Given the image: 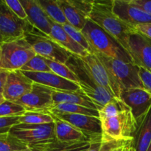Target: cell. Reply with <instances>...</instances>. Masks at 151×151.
Here are the masks:
<instances>
[{
    "mask_svg": "<svg viewBox=\"0 0 151 151\" xmlns=\"http://www.w3.org/2000/svg\"><path fill=\"white\" fill-rule=\"evenodd\" d=\"M0 45H1V42H0Z\"/></svg>",
    "mask_w": 151,
    "mask_h": 151,
    "instance_id": "cell-46",
    "label": "cell"
},
{
    "mask_svg": "<svg viewBox=\"0 0 151 151\" xmlns=\"http://www.w3.org/2000/svg\"><path fill=\"white\" fill-rule=\"evenodd\" d=\"M102 125V137L116 140L133 139L138 123L131 109L126 106L115 114L99 118Z\"/></svg>",
    "mask_w": 151,
    "mask_h": 151,
    "instance_id": "cell-3",
    "label": "cell"
},
{
    "mask_svg": "<svg viewBox=\"0 0 151 151\" xmlns=\"http://www.w3.org/2000/svg\"><path fill=\"white\" fill-rule=\"evenodd\" d=\"M63 27L65 29V31L72 37V39H74L80 45L82 46L88 52L92 53V50H91L89 44L88 43L86 38H85V36H84V35L83 34V32L81 31L78 30L76 28L73 27L69 24H66L63 25Z\"/></svg>",
    "mask_w": 151,
    "mask_h": 151,
    "instance_id": "cell-32",
    "label": "cell"
},
{
    "mask_svg": "<svg viewBox=\"0 0 151 151\" xmlns=\"http://www.w3.org/2000/svg\"><path fill=\"white\" fill-rule=\"evenodd\" d=\"M131 139L116 140L102 137L101 148L100 151H123L125 145Z\"/></svg>",
    "mask_w": 151,
    "mask_h": 151,
    "instance_id": "cell-33",
    "label": "cell"
},
{
    "mask_svg": "<svg viewBox=\"0 0 151 151\" xmlns=\"http://www.w3.org/2000/svg\"><path fill=\"white\" fill-rule=\"evenodd\" d=\"M34 29L27 20L19 19L6 4L0 0V42H10L24 38L26 32Z\"/></svg>",
    "mask_w": 151,
    "mask_h": 151,
    "instance_id": "cell-8",
    "label": "cell"
},
{
    "mask_svg": "<svg viewBox=\"0 0 151 151\" xmlns=\"http://www.w3.org/2000/svg\"><path fill=\"white\" fill-rule=\"evenodd\" d=\"M5 98H4V97L3 96L2 94H0V104H1L2 103H4V101H5Z\"/></svg>",
    "mask_w": 151,
    "mask_h": 151,
    "instance_id": "cell-42",
    "label": "cell"
},
{
    "mask_svg": "<svg viewBox=\"0 0 151 151\" xmlns=\"http://www.w3.org/2000/svg\"><path fill=\"white\" fill-rule=\"evenodd\" d=\"M89 141L62 142L55 139L29 147L32 151H86L91 146Z\"/></svg>",
    "mask_w": 151,
    "mask_h": 151,
    "instance_id": "cell-24",
    "label": "cell"
},
{
    "mask_svg": "<svg viewBox=\"0 0 151 151\" xmlns=\"http://www.w3.org/2000/svg\"><path fill=\"white\" fill-rule=\"evenodd\" d=\"M50 36L63 48L69 52L72 55L76 57H84L89 54L86 49L72 39V37L63 29V25L53 22Z\"/></svg>",
    "mask_w": 151,
    "mask_h": 151,
    "instance_id": "cell-20",
    "label": "cell"
},
{
    "mask_svg": "<svg viewBox=\"0 0 151 151\" xmlns=\"http://www.w3.org/2000/svg\"><path fill=\"white\" fill-rule=\"evenodd\" d=\"M24 38L36 55L46 59L66 64L72 56L50 35L43 33L35 27L31 32L25 33Z\"/></svg>",
    "mask_w": 151,
    "mask_h": 151,
    "instance_id": "cell-7",
    "label": "cell"
},
{
    "mask_svg": "<svg viewBox=\"0 0 151 151\" xmlns=\"http://www.w3.org/2000/svg\"><path fill=\"white\" fill-rule=\"evenodd\" d=\"M82 131L91 142L102 139L103 131L99 117L72 114H52Z\"/></svg>",
    "mask_w": 151,
    "mask_h": 151,
    "instance_id": "cell-13",
    "label": "cell"
},
{
    "mask_svg": "<svg viewBox=\"0 0 151 151\" xmlns=\"http://www.w3.org/2000/svg\"><path fill=\"white\" fill-rule=\"evenodd\" d=\"M54 122L52 114L41 113V112L26 111L19 118V124L27 125H42Z\"/></svg>",
    "mask_w": 151,
    "mask_h": 151,
    "instance_id": "cell-28",
    "label": "cell"
},
{
    "mask_svg": "<svg viewBox=\"0 0 151 151\" xmlns=\"http://www.w3.org/2000/svg\"><path fill=\"white\" fill-rule=\"evenodd\" d=\"M101 140H98V141H95L91 142V146L86 151H100V148H101Z\"/></svg>",
    "mask_w": 151,
    "mask_h": 151,
    "instance_id": "cell-40",
    "label": "cell"
},
{
    "mask_svg": "<svg viewBox=\"0 0 151 151\" xmlns=\"http://www.w3.org/2000/svg\"><path fill=\"white\" fill-rule=\"evenodd\" d=\"M26 110L18 103L5 100L0 104V117L21 116L24 115Z\"/></svg>",
    "mask_w": 151,
    "mask_h": 151,
    "instance_id": "cell-31",
    "label": "cell"
},
{
    "mask_svg": "<svg viewBox=\"0 0 151 151\" xmlns=\"http://www.w3.org/2000/svg\"><path fill=\"white\" fill-rule=\"evenodd\" d=\"M135 28L138 32H141L151 39V24L137 25L135 27Z\"/></svg>",
    "mask_w": 151,
    "mask_h": 151,
    "instance_id": "cell-38",
    "label": "cell"
},
{
    "mask_svg": "<svg viewBox=\"0 0 151 151\" xmlns=\"http://www.w3.org/2000/svg\"><path fill=\"white\" fill-rule=\"evenodd\" d=\"M20 116L0 117V135L9 134L12 128L19 124Z\"/></svg>",
    "mask_w": 151,
    "mask_h": 151,
    "instance_id": "cell-34",
    "label": "cell"
},
{
    "mask_svg": "<svg viewBox=\"0 0 151 151\" xmlns=\"http://www.w3.org/2000/svg\"><path fill=\"white\" fill-rule=\"evenodd\" d=\"M120 99L131 109L137 122L151 108V94L145 88H134L123 90L121 92Z\"/></svg>",
    "mask_w": 151,
    "mask_h": 151,
    "instance_id": "cell-15",
    "label": "cell"
},
{
    "mask_svg": "<svg viewBox=\"0 0 151 151\" xmlns=\"http://www.w3.org/2000/svg\"><path fill=\"white\" fill-rule=\"evenodd\" d=\"M38 1L53 22L61 25L68 24L58 0H38Z\"/></svg>",
    "mask_w": 151,
    "mask_h": 151,
    "instance_id": "cell-25",
    "label": "cell"
},
{
    "mask_svg": "<svg viewBox=\"0 0 151 151\" xmlns=\"http://www.w3.org/2000/svg\"><path fill=\"white\" fill-rule=\"evenodd\" d=\"M130 1L136 7L151 15V0H130Z\"/></svg>",
    "mask_w": 151,
    "mask_h": 151,
    "instance_id": "cell-37",
    "label": "cell"
},
{
    "mask_svg": "<svg viewBox=\"0 0 151 151\" xmlns=\"http://www.w3.org/2000/svg\"><path fill=\"white\" fill-rule=\"evenodd\" d=\"M8 73V71L5 70V69H0V94H3Z\"/></svg>",
    "mask_w": 151,
    "mask_h": 151,
    "instance_id": "cell-39",
    "label": "cell"
},
{
    "mask_svg": "<svg viewBox=\"0 0 151 151\" xmlns=\"http://www.w3.org/2000/svg\"><path fill=\"white\" fill-rule=\"evenodd\" d=\"M123 151H135L134 147V139L130 140L128 144L125 145Z\"/></svg>",
    "mask_w": 151,
    "mask_h": 151,
    "instance_id": "cell-41",
    "label": "cell"
},
{
    "mask_svg": "<svg viewBox=\"0 0 151 151\" xmlns=\"http://www.w3.org/2000/svg\"><path fill=\"white\" fill-rule=\"evenodd\" d=\"M134 137L135 151H147L151 143V108L140 119Z\"/></svg>",
    "mask_w": 151,
    "mask_h": 151,
    "instance_id": "cell-23",
    "label": "cell"
},
{
    "mask_svg": "<svg viewBox=\"0 0 151 151\" xmlns=\"http://www.w3.org/2000/svg\"><path fill=\"white\" fill-rule=\"evenodd\" d=\"M81 32L89 44L92 52H96L126 63H133L129 53L123 47L113 36L90 19L87 21Z\"/></svg>",
    "mask_w": 151,
    "mask_h": 151,
    "instance_id": "cell-2",
    "label": "cell"
},
{
    "mask_svg": "<svg viewBox=\"0 0 151 151\" xmlns=\"http://www.w3.org/2000/svg\"><path fill=\"white\" fill-rule=\"evenodd\" d=\"M93 53L109 69L122 91L134 88H144L139 74V67L138 66L133 63H126L108 57L101 53L96 52H93Z\"/></svg>",
    "mask_w": 151,
    "mask_h": 151,
    "instance_id": "cell-4",
    "label": "cell"
},
{
    "mask_svg": "<svg viewBox=\"0 0 151 151\" xmlns=\"http://www.w3.org/2000/svg\"><path fill=\"white\" fill-rule=\"evenodd\" d=\"M52 115L54 118L56 139L62 142H78L88 141L82 131L69 122L57 117L52 114Z\"/></svg>",
    "mask_w": 151,
    "mask_h": 151,
    "instance_id": "cell-21",
    "label": "cell"
},
{
    "mask_svg": "<svg viewBox=\"0 0 151 151\" xmlns=\"http://www.w3.org/2000/svg\"><path fill=\"white\" fill-rule=\"evenodd\" d=\"M45 61L47 63V66L50 67L52 72L59 75L60 77L65 78L68 81H72L78 84V78L76 74L69 68L67 64L65 63H59V62L53 61V60H49L45 58Z\"/></svg>",
    "mask_w": 151,
    "mask_h": 151,
    "instance_id": "cell-29",
    "label": "cell"
},
{
    "mask_svg": "<svg viewBox=\"0 0 151 151\" xmlns=\"http://www.w3.org/2000/svg\"><path fill=\"white\" fill-rule=\"evenodd\" d=\"M22 72H50V67L47 66L45 58L36 55L21 69Z\"/></svg>",
    "mask_w": 151,
    "mask_h": 151,
    "instance_id": "cell-30",
    "label": "cell"
},
{
    "mask_svg": "<svg viewBox=\"0 0 151 151\" xmlns=\"http://www.w3.org/2000/svg\"><path fill=\"white\" fill-rule=\"evenodd\" d=\"M68 24L81 31L89 19L94 1L58 0Z\"/></svg>",
    "mask_w": 151,
    "mask_h": 151,
    "instance_id": "cell-12",
    "label": "cell"
},
{
    "mask_svg": "<svg viewBox=\"0 0 151 151\" xmlns=\"http://www.w3.org/2000/svg\"><path fill=\"white\" fill-rule=\"evenodd\" d=\"M128 52L134 64L151 72L150 38L137 30L130 35Z\"/></svg>",
    "mask_w": 151,
    "mask_h": 151,
    "instance_id": "cell-14",
    "label": "cell"
},
{
    "mask_svg": "<svg viewBox=\"0 0 151 151\" xmlns=\"http://www.w3.org/2000/svg\"><path fill=\"white\" fill-rule=\"evenodd\" d=\"M52 98L55 105L60 104V103H69V104L80 105L88 109H96L99 111V108L97 107V105L94 104L88 97H86L81 89L74 91L53 89Z\"/></svg>",
    "mask_w": 151,
    "mask_h": 151,
    "instance_id": "cell-22",
    "label": "cell"
},
{
    "mask_svg": "<svg viewBox=\"0 0 151 151\" xmlns=\"http://www.w3.org/2000/svg\"><path fill=\"white\" fill-rule=\"evenodd\" d=\"M33 82L28 78L22 71L9 72L3 91L6 100L17 101L32 90Z\"/></svg>",
    "mask_w": 151,
    "mask_h": 151,
    "instance_id": "cell-17",
    "label": "cell"
},
{
    "mask_svg": "<svg viewBox=\"0 0 151 151\" xmlns=\"http://www.w3.org/2000/svg\"><path fill=\"white\" fill-rule=\"evenodd\" d=\"M139 74L144 88L149 94H151V72L143 68L139 67Z\"/></svg>",
    "mask_w": 151,
    "mask_h": 151,
    "instance_id": "cell-36",
    "label": "cell"
},
{
    "mask_svg": "<svg viewBox=\"0 0 151 151\" xmlns=\"http://www.w3.org/2000/svg\"><path fill=\"white\" fill-rule=\"evenodd\" d=\"M52 91V88L33 83L32 90L15 103L22 106L26 111L50 114L55 105Z\"/></svg>",
    "mask_w": 151,
    "mask_h": 151,
    "instance_id": "cell-11",
    "label": "cell"
},
{
    "mask_svg": "<svg viewBox=\"0 0 151 151\" xmlns=\"http://www.w3.org/2000/svg\"><path fill=\"white\" fill-rule=\"evenodd\" d=\"M147 151H151V143H150V146H149L148 149H147Z\"/></svg>",
    "mask_w": 151,
    "mask_h": 151,
    "instance_id": "cell-43",
    "label": "cell"
},
{
    "mask_svg": "<svg viewBox=\"0 0 151 151\" xmlns=\"http://www.w3.org/2000/svg\"><path fill=\"white\" fill-rule=\"evenodd\" d=\"M27 16V21L31 25L43 33L50 35L53 22L50 19L38 0H21Z\"/></svg>",
    "mask_w": 151,
    "mask_h": 151,
    "instance_id": "cell-18",
    "label": "cell"
},
{
    "mask_svg": "<svg viewBox=\"0 0 151 151\" xmlns=\"http://www.w3.org/2000/svg\"><path fill=\"white\" fill-rule=\"evenodd\" d=\"M1 47L0 69L8 72L21 70L36 53L25 38L3 43Z\"/></svg>",
    "mask_w": 151,
    "mask_h": 151,
    "instance_id": "cell-6",
    "label": "cell"
},
{
    "mask_svg": "<svg viewBox=\"0 0 151 151\" xmlns=\"http://www.w3.org/2000/svg\"><path fill=\"white\" fill-rule=\"evenodd\" d=\"M50 112L52 114H72L99 117V111L81 106L80 105L60 103L55 105Z\"/></svg>",
    "mask_w": 151,
    "mask_h": 151,
    "instance_id": "cell-26",
    "label": "cell"
},
{
    "mask_svg": "<svg viewBox=\"0 0 151 151\" xmlns=\"http://www.w3.org/2000/svg\"><path fill=\"white\" fill-rule=\"evenodd\" d=\"M72 57L75 63L73 64L71 63L68 66L78 76V85L79 86L80 89L94 104L97 105L100 111L103 106L111 101L114 97L107 90L96 83L87 74H86L85 72L79 66L75 58L73 55Z\"/></svg>",
    "mask_w": 151,
    "mask_h": 151,
    "instance_id": "cell-10",
    "label": "cell"
},
{
    "mask_svg": "<svg viewBox=\"0 0 151 151\" xmlns=\"http://www.w3.org/2000/svg\"><path fill=\"white\" fill-rule=\"evenodd\" d=\"M22 151H32L30 149H28V150H22Z\"/></svg>",
    "mask_w": 151,
    "mask_h": 151,
    "instance_id": "cell-45",
    "label": "cell"
},
{
    "mask_svg": "<svg viewBox=\"0 0 151 151\" xmlns=\"http://www.w3.org/2000/svg\"><path fill=\"white\" fill-rule=\"evenodd\" d=\"M29 147L10 133L0 135V151H22Z\"/></svg>",
    "mask_w": 151,
    "mask_h": 151,
    "instance_id": "cell-27",
    "label": "cell"
},
{
    "mask_svg": "<svg viewBox=\"0 0 151 151\" xmlns=\"http://www.w3.org/2000/svg\"><path fill=\"white\" fill-rule=\"evenodd\" d=\"M74 56V55H73ZM81 69L96 83L107 90L114 97L120 99V87L94 53H89L84 57L74 56Z\"/></svg>",
    "mask_w": 151,
    "mask_h": 151,
    "instance_id": "cell-5",
    "label": "cell"
},
{
    "mask_svg": "<svg viewBox=\"0 0 151 151\" xmlns=\"http://www.w3.org/2000/svg\"><path fill=\"white\" fill-rule=\"evenodd\" d=\"M0 60H1V47H0Z\"/></svg>",
    "mask_w": 151,
    "mask_h": 151,
    "instance_id": "cell-44",
    "label": "cell"
},
{
    "mask_svg": "<svg viewBox=\"0 0 151 151\" xmlns=\"http://www.w3.org/2000/svg\"><path fill=\"white\" fill-rule=\"evenodd\" d=\"M112 10L119 19L134 27L151 24V15L131 4L130 0H113Z\"/></svg>",
    "mask_w": 151,
    "mask_h": 151,
    "instance_id": "cell-16",
    "label": "cell"
},
{
    "mask_svg": "<svg viewBox=\"0 0 151 151\" xmlns=\"http://www.w3.org/2000/svg\"><path fill=\"white\" fill-rule=\"evenodd\" d=\"M9 8L22 20H27V16L22 3L19 0H4Z\"/></svg>",
    "mask_w": 151,
    "mask_h": 151,
    "instance_id": "cell-35",
    "label": "cell"
},
{
    "mask_svg": "<svg viewBox=\"0 0 151 151\" xmlns=\"http://www.w3.org/2000/svg\"><path fill=\"white\" fill-rule=\"evenodd\" d=\"M33 83L41 84L52 89L60 91H74L80 89L79 86L72 81H68L65 78L53 72H22Z\"/></svg>",
    "mask_w": 151,
    "mask_h": 151,
    "instance_id": "cell-19",
    "label": "cell"
},
{
    "mask_svg": "<svg viewBox=\"0 0 151 151\" xmlns=\"http://www.w3.org/2000/svg\"><path fill=\"white\" fill-rule=\"evenodd\" d=\"M10 133L29 147L56 139L54 122L42 125L18 124L12 128Z\"/></svg>",
    "mask_w": 151,
    "mask_h": 151,
    "instance_id": "cell-9",
    "label": "cell"
},
{
    "mask_svg": "<svg viewBox=\"0 0 151 151\" xmlns=\"http://www.w3.org/2000/svg\"><path fill=\"white\" fill-rule=\"evenodd\" d=\"M112 2L113 0L94 1L89 19L113 36L128 52L130 35L137 32V29L114 14Z\"/></svg>",
    "mask_w": 151,
    "mask_h": 151,
    "instance_id": "cell-1",
    "label": "cell"
}]
</instances>
